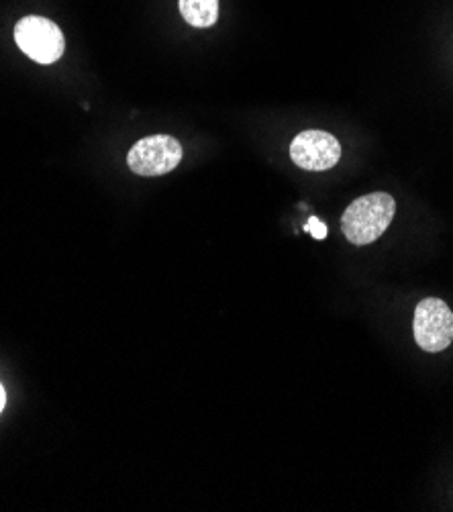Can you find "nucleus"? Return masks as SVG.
I'll list each match as a JSON object with an SVG mask.
<instances>
[{"label":"nucleus","instance_id":"20e7f679","mask_svg":"<svg viewBox=\"0 0 453 512\" xmlns=\"http://www.w3.org/2000/svg\"><path fill=\"white\" fill-rule=\"evenodd\" d=\"M415 339L423 351L439 353L453 341V313L439 298H425L415 311Z\"/></svg>","mask_w":453,"mask_h":512},{"label":"nucleus","instance_id":"7ed1b4c3","mask_svg":"<svg viewBox=\"0 0 453 512\" xmlns=\"http://www.w3.org/2000/svg\"><path fill=\"white\" fill-rule=\"evenodd\" d=\"M182 162V145L172 135H151L137 141L127 156L129 170L139 176H164Z\"/></svg>","mask_w":453,"mask_h":512},{"label":"nucleus","instance_id":"f03ea898","mask_svg":"<svg viewBox=\"0 0 453 512\" xmlns=\"http://www.w3.org/2000/svg\"><path fill=\"white\" fill-rule=\"evenodd\" d=\"M15 41L25 56L33 62L49 66L56 64L66 49V39L62 29L43 17H25L15 27Z\"/></svg>","mask_w":453,"mask_h":512},{"label":"nucleus","instance_id":"39448f33","mask_svg":"<svg viewBox=\"0 0 453 512\" xmlns=\"http://www.w3.org/2000/svg\"><path fill=\"white\" fill-rule=\"evenodd\" d=\"M290 158L302 170L325 172L341 160V145L331 133L302 131L290 145Z\"/></svg>","mask_w":453,"mask_h":512},{"label":"nucleus","instance_id":"f257e3e1","mask_svg":"<svg viewBox=\"0 0 453 512\" xmlns=\"http://www.w3.org/2000/svg\"><path fill=\"white\" fill-rule=\"evenodd\" d=\"M396 213V202L386 192L356 198L341 217V229L354 245H370L390 227Z\"/></svg>","mask_w":453,"mask_h":512},{"label":"nucleus","instance_id":"0eeeda50","mask_svg":"<svg viewBox=\"0 0 453 512\" xmlns=\"http://www.w3.org/2000/svg\"><path fill=\"white\" fill-rule=\"evenodd\" d=\"M307 231H311V235H313L315 239H325V237H327V225H325V223H321L317 217L309 219V223H307Z\"/></svg>","mask_w":453,"mask_h":512},{"label":"nucleus","instance_id":"6e6552de","mask_svg":"<svg viewBox=\"0 0 453 512\" xmlns=\"http://www.w3.org/2000/svg\"><path fill=\"white\" fill-rule=\"evenodd\" d=\"M5 402H7V394H5V388H3V384H0V413H3Z\"/></svg>","mask_w":453,"mask_h":512},{"label":"nucleus","instance_id":"423d86ee","mask_svg":"<svg viewBox=\"0 0 453 512\" xmlns=\"http://www.w3.org/2000/svg\"><path fill=\"white\" fill-rule=\"evenodd\" d=\"M180 13L192 27H213L219 19V0H180Z\"/></svg>","mask_w":453,"mask_h":512}]
</instances>
